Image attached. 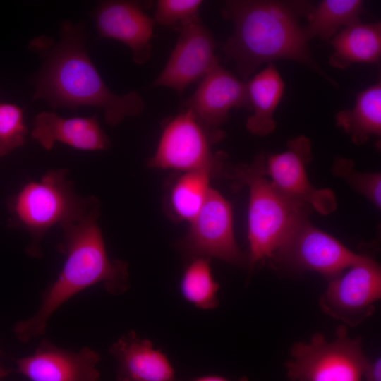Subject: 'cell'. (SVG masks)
Listing matches in <instances>:
<instances>
[{
	"label": "cell",
	"mask_w": 381,
	"mask_h": 381,
	"mask_svg": "<svg viewBox=\"0 0 381 381\" xmlns=\"http://www.w3.org/2000/svg\"><path fill=\"white\" fill-rule=\"evenodd\" d=\"M334 48L329 64L344 70L354 63L379 65L381 57V23L358 22L347 26L329 41Z\"/></svg>",
	"instance_id": "d6986e66"
},
{
	"label": "cell",
	"mask_w": 381,
	"mask_h": 381,
	"mask_svg": "<svg viewBox=\"0 0 381 381\" xmlns=\"http://www.w3.org/2000/svg\"><path fill=\"white\" fill-rule=\"evenodd\" d=\"M94 18L99 36L128 46L135 64L143 65L151 59L155 21L139 2L103 1L96 8Z\"/></svg>",
	"instance_id": "9a60e30c"
},
{
	"label": "cell",
	"mask_w": 381,
	"mask_h": 381,
	"mask_svg": "<svg viewBox=\"0 0 381 381\" xmlns=\"http://www.w3.org/2000/svg\"><path fill=\"white\" fill-rule=\"evenodd\" d=\"M286 363L292 381H362L368 359L360 337H351L345 325H340L336 337L327 341L320 333L310 341L295 343Z\"/></svg>",
	"instance_id": "8992f818"
},
{
	"label": "cell",
	"mask_w": 381,
	"mask_h": 381,
	"mask_svg": "<svg viewBox=\"0 0 381 381\" xmlns=\"http://www.w3.org/2000/svg\"><path fill=\"white\" fill-rule=\"evenodd\" d=\"M334 175L344 179L354 190L365 196L376 207L381 205V174L364 173L354 169L352 159L336 157L332 166Z\"/></svg>",
	"instance_id": "cb8c5ba5"
},
{
	"label": "cell",
	"mask_w": 381,
	"mask_h": 381,
	"mask_svg": "<svg viewBox=\"0 0 381 381\" xmlns=\"http://www.w3.org/2000/svg\"><path fill=\"white\" fill-rule=\"evenodd\" d=\"M190 227L180 242L181 248L195 257L215 258L235 265L246 258L234 238L231 204L217 190L210 188L208 196Z\"/></svg>",
	"instance_id": "30bf717a"
},
{
	"label": "cell",
	"mask_w": 381,
	"mask_h": 381,
	"mask_svg": "<svg viewBox=\"0 0 381 381\" xmlns=\"http://www.w3.org/2000/svg\"><path fill=\"white\" fill-rule=\"evenodd\" d=\"M99 353L87 346L75 353L42 339L32 355L15 362L30 381H99Z\"/></svg>",
	"instance_id": "5bb4252c"
},
{
	"label": "cell",
	"mask_w": 381,
	"mask_h": 381,
	"mask_svg": "<svg viewBox=\"0 0 381 381\" xmlns=\"http://www.w3.org/2000/svg\"><path fill=\"white\" fill-rule=\"evenodd\" d=\"M68 174L66 169H50L40 181L26 183L11 200L13 224L31 237L26 252L32 257L42 256L41 242L54 226L100 212L99 200L78 195Z\"/></svg>",
	"instance_id": "5b68a950"
},
{
	"label": "cell",
	"mask_w": 381,
	"mask_h": 381,
	"mask_svg": "<svg viewBox=\"0 0 381 381\" xmlns=\"http://www.w3.org/2000/svg\"><path fill=\"white\" fill-rule=\"evenodd\" d=\"M335 119L337 126L342 128L356 145L365 144L372 135L380 138V81L359 92L354 107L338 111Z\"/></svg>",
	"instance_id": "ffe728a7"
},
{
	"label": "cell",
	"mask_w": 381,
	"mask_h": 381,
	"mask_svg": "<svg viewBox=\"0 0 381 381\" xmlns=\"http://www.w3.org/2000/svg\"><path fill=\"white\" fill-rule=\"evenodd\" d=\"M219 171L205 168L186 171L176 180L169 193L168 207L171 216L191 222L198 215L208 196L212 176Z\"/></svg>",
	"instance_id": "7402d4cb"
},
{
	"label": "cell",
	"mask_w": 381,
	"mask_h": 381,
	"mask_svg": "<svg viewBox=\"0 0 381 381\" xmlns=\"http://www.w3.org/2000/svg\"><path fill=\"white\" fill-rule=\"evenodd\" d=\"M59 35L57 42L41 35L29 44V49L44 61L34 81V99H44L55 109H101L106 123L113 127L142 114L145 104L137 92L116 95L104 83L88 55L83 22L64 21Z\"/></svg>",
	"instance_id": "6da1fadb"
},
{
	"label": "cell",
	"mask_w": 381,
	"mask_h": 381,
	"mask_svg": "<svg viewBox=\"0 0 381 381\" xmlns=\"http://www.w3.org/2000/svg\"><path fill=\"white\" fill-rule=\"evenodd\" d=\"M222 139L210 132L191 110L182 108L164 122L156 152L147 164L184 172L205 168L221 172L226 155L213 154L211 146Z\"/></svg>",
	"instance_id": "52a82bcc"
},
{
	"label": "cell",
	"mask_w": 381,
	"mask_h": 381,
	"mask_svg": "<svg viewBox=\"0 0 381 381\" xmlns=\"http://www.w3.org/2000/svg\"><path fill=\"white\" fill-rule=\"evenodd\" d=\"M312 5L301 1L230 0L222 15L233 22L234 30L223 50L233 60L243 82L262 64L277 59L292 60L308 66L333 85H338L321 69L308 47L300 16Z\"/></svg>",
	"instance_id": "7a4b0ae2"
},
{
	"label": "cell",
	"mask_w": 381,
	"mask_h": 381,
	"mask_svg": "<svg viewBox=\"0 0 381 381\" xmlns=\"http://www.w3.org/2000/svg\"><path fill=\"white\" fill-rule=\"evenodd\" d=\"M216 48L214 37L198 15L179 30L166 65L150 86L169 87L182 95L219 62Z\"/></svg>",
	"instance_id": "8fae6325"
},
{
	"label": "cell",
	"mask_w": 381,
	"mask_h": 381,
	"mask_svg": "<svg viewBox=\"0 0 381 381\" xmlns=\"http://www.w3.org/2000/svg\"><path fill=\"white\" fill-rule=\"evenodd\" d=\"M246 86L253 114L246 121V128L258 136L272 133L277 126L274 112L282 98L285 85L273 63L250 78Z\"/></svg>",
	"instance_id": "ac0fdd59"
},
{
	"label": "cell",
	"mask_w": 381,
	"mask_h": 381,
	"mask_svg": "<svg viewBox=\"0 0 381 381\" xmlns=\"http://www.w3.org/2000/svg\"><path fill=\"white\" fill-rule=\"evenodd\" d=\"M320 300L329 316L355 327L373 315L381 297V270L374 258L361 254L358 260L329 280Z\"/></svg>",
	"instance_id": "ba28073f"
},
{
	"label": "cell",
	"mask_w": 381,
	"mask_h": 381,
	"mask_svg": "<svg viewBox=\"0 0 381 381\" xmlns=\"http://www.w3.org/2000/svg\"><path fill=\"white\" fill-rule=\"evenodd\" d=\"M118 362L117 381H175V370L169 358L142 339L134 330L119 338L110 348Z\"/></svg>",
	"instance_id": "e0dca14e"
},
{
	"label": "cell",
	"mask_w": 381,
	"mask_h": 381,
	"mask_svg": "<svg viewBox=\"0 0 381 381\" xmlns=\"http://www.w3.org/2000/svg\"><path fill=\"white\" fill-rule=\"evenodd\" d=\"M236 186L249 189L248 238V263L272 259L293 231L309 219L312 208L285 195L265 173V156L257 155L248 164H241L232 171Z\"/></svg>",
	"instance_id": "277c9868"
},
{
	"label": "cell",
	"mask_w": 381,
	"mask_h": 381,
	"mask_svg": "<svg viewBox=\"0 0 381 381\" xmlns=\"http://www.w3.org/2000/svg\"><path fill=\"white\" fill-rule=\"evenodd\" d=\"M201 0H158L154 21L176 30L200 15Z\"/></svg>",
	"instance_id": "484cf974"
},
{
	"label": "cell",
	"mask_w": 381,
	"mask_h": 381,
	"mask_svg": "<svg viewBox=\"0 0 381 381\" xmlns=\"http://www.w3.org/2000/svg\"><path fill=\"white\" fill-rule=\"evenodd\" d=\"M23 111L13 104H0V156H5L26 140Z\"/></svg>",
	"instance_id": "d4e9b609"
},
{
	"label": "cell",
	"mask_w": 381,
	"mask_h": 381,
	"mask_svg": "<svg viewBox=\"0 0 381 381\" xmlns=\"http://www.w3.org/2000/svg\"><path fill=\"white\" fill-rule=\"evenodd\" d=\"M8 374V370H5L4 368H1L0 365V380L6 376Z\"/></svg>",
	"instance_id": "f1b7e54d"
},
{
	"label": "cell",
	"mask_w": 381,
	"mask_h": 381,
	"mask_svg": "<svg viewBox=\"0 0 381 381\" xmlns=\"http://www.w3.org/2000/svg\"><path fill=\"white\" fill-rule=\"evenodd\" d=\"M219 284L212 275L210 258H195L186 269L181 283L183 297L197 308H216L219 303Z\"/></svg>",
	"instance_id": "603a6c76"
},
{
	"label": "cell",
	"mask_w": 381,
	"mask_h": 381,
	"mask_svg": "<svg viewBox=\"0 0 381 381\" xmlns=\"http://www.w3.org/2000/svg\"><path fill=\"white\" fill-rule=\"evenodd\" d=\"M311 158V141L300 135L288 141L286 151L267 155L265 173L285 195L327 215L336 210L337 199L332 190L316 188L310 182L306 166Z\"/></svg>",
	"instance_id": "7c38bea8"
},
{
	"label": "cell",
	"mask_w": 381,
	"mask_h": 381,
	"mask_svg": "<svg viewBox=\"0 0 381 381\" xmlns=\"http://www.w3.org/2000/svg\"><path fill=\"white\" fill-rule=\"evenodd\" d=\"M31 135L47 150L56 142L89 151L106 150L111 146L96 115L67 119L54 111H42L35 117Z\"/></svg>",
	"instance_id": "2e32d148"
},
{
	"label": "cell",
	"mask_w": 381,
	"mask_h": 381,
	"mask_svg": "<svg viewBox=\"0 0 381 381\" xmlns=\"http://www.w3.org/2000/svg\"><path fill=\"white\" fill-rule=\"evenodd\" d=\"M251 109L246 82L217 63L201 79L193 95L182 108L191 110L212 134L224 138L219 127L226 122L233 108Z\"/></svg>",
	"instance_id": "4fadbf2b"
},
{
	"label": "cell",
	"mask_w": 381,
	"mask_h": 381,
	"mask_svg": "<svg viewBox=\"0 0 381 381\" xmlns=\"http://www.w3.org/2000/svg\"><path fill=\"white\" fill-rule=\"evenodd\" d=\"M99 213L61 226L63 239L57 246L66 255L57 279L42 295V301L32 318L17 322L13 332L23 343L44 334L52 315L79 292L101 283L106 291L119 295L129 288L128 264L108 256L103 236L97 222Z\"/></svg>",
	"instance_id": "3957f363"
},
{
	"label": "cell",
	"mask_w": 381,
	"mask_h": 381,
	"mask_svg": "<svg viewBox=\"0 0 381 381\" xmlns=\"http://www.w3.org/2000/svg\"><path fill=\"white\" fill-rule=\"evenodd\" d=\"M360 256L307 219L293 231L272 259L296 270L317 272L329 280Z\"/></svg>",
	"instance_id": "9c48e42d"
},
{
	"label": "cell",
	"mask_w": 381,
	"mask_h": 381,
	"mask_svg": "<svg viewBox=\"0 0 381 381\" xmlns=\"http://www.w3.org/2000/svg\"><path fill=\"white\" fill-rule=\"evenodd\" d=\"M363 11L362 0H323L306 14V37L308 41L315 37L330 41L341 28L361 22Z\"/></svg>",
	"instance_id": "44dd1931"
},
{
	"label": "cell",
	"mask_w": 381,
	"mask_h": 381,
	"mask_svg": "<svg viewBox=\"0 0 381 381\" xmlns=\"http://www.w3.org/2000/svg\"><path fill=\"white\" fill-rule=\"evenodd\" d=\"M185 381H230L228 379L218 375H207L196 377L190 380ZM238 381H250L246 377H241Z\"/></svg>",
	"instance_id": "83f0119b"
},
{
	"label": "cell",
	"mask_w": 381,
	"mask_h": 381,
	"mask_svg": "<svg viewBox=\"0 0 381 381\" xmlns=\"http://www.w3.org/2000/svg\"><path fill=\"white\" fill-rule=\"evenodd\" d=\"M362 381H381V360H368L364 368Z\"/></svg>",
	"instance_id": "4316f807"
}]
</instances>
